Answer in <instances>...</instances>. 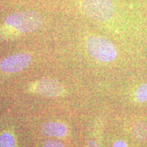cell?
Wrapping results in <instances>:
<instances>
[{"mask_svg": "<svg viewBox=\"0 0 147 147\" xmlns=\"http://www.w3.org/2000/svg\"><path fill=\"white\" fill-rule=\"evenodd\" d=\"M86 48L94 59L102 62H111L117 58V51L113 42L104 37L93 36L87 40Z\"/></svg>", "mask_w": 147, "mask_h": 147, "instance_id": "obj_1", "label": "cell"}, {"mask_svg": "<svg viewBox=\"0 0 147 147\" xmlns=\"http://www.w3.org/2000/svg\"><path fill=\"white\" fill-rule=\"evenodd\" d=\"M7 25L21 33L33 32L43 24L40 14L34 11H25L11 14L5 19Z\"/></svg>", "mask_w": 147, "mask_h": 147, "instance_id": "obj_2", "label": "cell"}, {"mask_svg": "<svg viewBox=\"0 0 147 147\" xmlns=\"http://www.w3.org/2000/svg\"><path fill=\"white\" fill-rule=\"evenodd\" d=\"M81 8L90 18L101 22L109 21L115 13L114 5L110 0H83Z\"/></svg>", "mask_w": 147, "mask_h": 147, "instance_id": "obj_3", "label": "cell"}, {"mask_svg": "<svg viewBox=\"0 0 147 147\" xmlns=\"http://www.w3.org/2000/svg\"><path fill=\"white\" fill-rule=\"evenodd\" d=\"M31 62L32 57L28 53H16L3 59L0 61V69L5 73H17L27 68Z\"/></svg>", "mask_w": 147, "mask_h": 147, "instance_id": "obj_4", "label": "cell"}, {"mask_svg": "<svg viewBox=\"0 0 147 147\" xmlns=\"http://www.w3.org/2000/svg\"><path fill=\"white\" fill-rule=\"evenodd\" d=\"M36 91L45 97H58L63 93V87L57 80L52 78L42 79L37 82Z\"/></svg>", "mask_w": 147, "mask_h": 147, "instance_id": "obj_5", "label": "cell"}, {"mask_svg": "<svg viewBox=\"0 0 147 147\" xmlns=\"http://www.w3.org/2000/svg\"><path fill=\"white\" fill-rule=\"evenodd\" d=\"M42 133L48 137L63 138L67 134V128L59 122L51 121L45 123L42 127Z\"/></svg>", "mask_w": 147, "mask_h": 147, "instance_id": "obj_6", "label": "cell"}, {"mask_svg": "<svg viewBox=\"0 0 147 147\" xmlns=\"http://www.w3.org/2000/svg\"><path fill=\"white\" fill-rule=\"evenodd\" d=\"M133 136L139 141L147 140V123L139 122L134 125L133 128Z\"/></svg>", "mask_w": 147, "mask_h": 147, "instance_id": "obj_7", "label": "cell"}, {"mask_svg": "<svg viewBox=\"0 0 147 147\" xmlns=\"http://www.w3.org/2000/svg\"><path fill=\"white\" fill-rule=\"evenodd\" d=\"M0 147H16L14 137L9 133L0 135Z\"/></svg>", "mask_w": 147, "mask_h": 147, "instance_id": "obj_8", "label": "cell"}, {"mask_svg": "<svg viewBox=\"0 0 147 147\" xmlns=\"http://www.w3.org/2000/svg\"><path fill=\"white\" fill-rule=\"evenodd\" d=\"M136 98L140 103L147 102V83L143 84L138 88L136 91Z\"/></svg>", "mask_w": 147, "mask_h": 147, "instance_id": "obj_9", "label": "cell"}, {"mask_svg": "<svg viewBox=\"0 0 147 147\" xmlns=\"http://www.w3.org/2000/svg\"><path fill=\"white\" fill-rule=\"evenodd\" d=\"M43 147H65L63 144L57 140H47L43 144Z\"/></svg>", "mask_w": 147, "mask_h": 147, "instance_id": "obj_10", "label": "cell"}, {"mask_svg": "<svg viewBox=\"0 0 147 147\" xmlns=\"http://www.w3.org/2000/svg\"><path fill=\"white\" fill-rule=\"evenodd\" d=\"M113 147H127L126 143L123 140H119L116 142L113 145Z\"/></svg>", "mask_w": 147, "mask_h": 147, "instance_id": "obj_11", "label": "cell"}, {"mask_svg": "<svg viewBox=\"0 0 147 147\" xmlns=\"http://www.w3.org/2000/svg\"><path fill=\"white\" fill-rule=\"evenodd\" d=\"M86 147H100V145H99L97 143H96L94 141H90V142H88Z\"/></svg>", "mask_w": 147, "mask_h": 147, "instance_id": "obj_12", "label": "cell"}]
</instances>
